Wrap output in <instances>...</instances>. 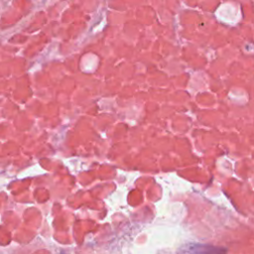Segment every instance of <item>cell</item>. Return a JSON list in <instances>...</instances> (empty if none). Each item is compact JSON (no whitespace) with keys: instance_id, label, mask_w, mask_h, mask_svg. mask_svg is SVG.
<instances>
[{"instance_id":"cell-1","label":"cell","mask_w":254,"mask_h":254,"mask_svg":"<svg viewBox=\"0 0 254 254\" xmlns=\"http://www.w3.org/2000/svg\"><path fill=\"white\" fill-rule=\"evenodd\" d=\"M182 254H226V249L217 246L190 243L184 246Z\"/></svg>"}]
</instances>
